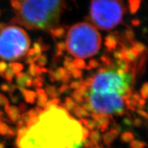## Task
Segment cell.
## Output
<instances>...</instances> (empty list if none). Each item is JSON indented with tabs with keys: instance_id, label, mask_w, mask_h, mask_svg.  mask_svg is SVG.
Listing matches in <instances>:
<instances>
[{
	"instance_id": "1",
	"label": "cell",
	"mask_w": 148,
	"mask_h": 148,
	"mask_svg": "<svg viewBox=\"0 0 148 148\" xmlns=\"http://www.w3.org/2000/svg\"><path fill=\"white\" fill-rule=\"evenodd\" d=\"M82 125L68 111L57 106L44 111L27 130L17 145L19 148H81Z\"/></svg>"
},
{
	"instance_id": "2",
	"label": "cell",
	"mask_w": 148,
	"mask_h": 148,
	"mask_svg": "<svg viewBox=\"0 0 148 148\" xmlns=\"http://www.w3.org/2000/svg\"><path fill=\"white\" fill-rule=\"evenodd\" d=\"M11 4L15 13L11 23L47 31L58 25L64 0H11Z\"/></svg>"
},
{
	"instance_id": "3",
	"label": "cell",
	"mask_w": 148,
	"mask_h": 148,
	"mask_svg": "<svg viewBox=\"0 0 148 148\" xmlns=\"http://www.w3.org/2000/svg\"><path fill=\"white\" fill-rule=\"evenodd\" d=\"M65 44L66 49L72 56L88 58L99 51L101 37L94 25L82 22L75 24L69 29Z\"/></svg>"
},
{
	"instance_id": "4",
	"label": "cell",
	"mask_w": 148,
	"mask_h": 148,
	"mask_svg": "<svg viewBox=\"0 0 148 148\" xmlns=\"http://www.w3.org/2000/svg\"><path fill=\"white\" fill-rule=\"evenodd\" d=\"M30 45L28 34L20 27L0 24V58L14 61L26 55Z\"/></svg>"
},
{
	"instance_id": "5",
	"label": "cell",
	"mask_w": 148,
	"mask_h": 148,
	"mask_svg": "<svg viewBox=\"0 0 148 148\" xmlns=\"http://www.w3.org/2000/svg\"><path fill=\"white\" fill-rule=\"evenodd\" d=\"M125 11L122 0H91L90 19L97 28L110 30L122 21Z\"/></svg>"
},
{
	"instance_id": "6",
	"label": "cell",
	"mask_w": 148,
	"mask_h": 148,
	"mask_svg": "<svg viewBox=\"0 0 148 148\" xmlns=\"http://www.w3.org/2000/svg\"><path fill=\"white\" fill-rule=\"evenodd\" d=\"M5 113L8 114V118L10 120L12 123H16L21 119V114L17 107L15 106H8L4 107Z\"/></svg>"
},
{
	"instance_id": "7",
	"label": "cell",
	"mask_w": 148,
	"mask_h": 148,
	"mask_svg": "<svg viewBox=\"0 0 148 148\" xmlns=\"http://www.w3.org/2000/svg\"><path fill=\"white\" fill-rule=\"evenodd\" d=\"M119 134V133L115 129L113 128V127L110 128L108 132H106L102 136L104 145L107 147H110L114 142V140L118 137Z\"/></svg>"
},
{
	"instance_id": "8",
	"label": "cell",
	"mask_w": 148,
	"mask_h": 148,
	"mask_svg": "<svg viewBox=\"0 0 148 148\" xmlns=\"http://www.w3.org/2000/svg\"><path fill=\"white\" fill-rule=\"evenodd\" d=\"M118 40H119V37L114 32L108 34L105 38L104 42V45L106 47L107 49L110 51L114 50L118 45Z\"/></svg>"
},
{
	"instance_id": "9",
	"label": "cell",
	"mask_w": 148,
	"mask_h": 148,
	"mask_svg": "<svg viewBox=\"0 0 148 148\" xmlns=\"http://www.w3.org/2000/svg\"><path fill=\"white\" fill-rule=\"evenodd\" d=\"M21 93L22 94L25 101L29 104H34L36 99V92L31 90H27L24 88Z\"/></svg>"
},
{
	"instance_id": "10",
	"label": "cell",
	"mask_w": 148,
	"mask_h": 148,
	"mask_svg": "<svg viewBox=\"0 0 148 148\" xmlns=\"http://www.w3.org/2000/svg\"><path fill=\"white\" fill-rule=\"evenodd\" d=\"M32 77L29 76L27 73H16V82L17 84L18 87H21L25 88L26 87L27 81L28 80L29 78Z\"/></svg>"
},
{
	"instance_id": "11",
	"label": "cell",
	"mask_w": 148,
	"mask_h": 148,
	"mask_svg": "<svg viewBox=\"0 0 148 148\" xmlns=\"http://www.w3.org/2000/svg\"><path fill=\"white\" fill-rule=\"evenodd\" d=\"M72 113H73L75 116L78 117L79 119L90 116V112L85 110L84 108H83L80 105L77 104V103L75 108H74L73 110L72 111Z\"/></svg>"
},
{
	"instance_id": "12",
	"label": "cell",
	"mask_w": 148,
	"mask_h": 148,
	"mask_svg": "<svg viewBox=\"0 0 148 148\" xmlns=\"http://www.w3.org/2000/svg\"><path fill=\"white\" fill-rule=\"evenodd\" d=\"M76 103L73 101V99L70 97H66L64 99V102L63 103H61L59 107L63 108L65 109L66 111L71 112L73 110L74 108L76 106Z\"/></svg>"
},
{
	"instance_id": "13",
	"label": "cell",
	"mask_w": 148,
	"mask_h": 148,
	"mask_svg": "<svg viewBox=\"0 0 148 148\" xmlns=\"http://www.w3.org/2000/svg\"><path fill=\"white\" fill-rule=\"evenodd\" d=\"M45 91L47 96H49V97L51 99L58 97V96L60 95L58 91V90H57L56 87L55 86H53V85H46L45 88Z\"/></svg>"
},
{
	"instance_id": "14",
	"label": "cell",
	"mask_w": 148,
	"mask_h": 148,
	"mask_svg": "<svg viewBox=\"0 0 148 148\" xmlns=\"http://www.w3.org/2000/svg\"><path fill=\"white\" fill-rule=\"evenodd\" d=\"M49 33L53 37L55 38H60L65 33V28L62 26H56L49 29Z\"/></svg>"
},
{
	"instance_id": "15",
	"label": "cell",
	"mask_w": 148,
	"mask_h": 148,
	"mask_svg": "<svg viewBox=\"0 0 148 148\" xmlns=\"http://www.w3.org/2000/svg\"><path fill=\"white\" fill-rule=\"evenodd\" d=\"M131 43H132V47L138 53V54L143 55L145 52L147 51V49H146L145 45H144V44L141 43V42L134 41V40H133L132 41H131Z\"/></svg>"
},
{
	"instance_id": "16",
	"label": "cell",
	"mask_w": 148,
	"mask_h": 148,
	"mask_svg": "<svg viewBox=\"0 0 148 148\" xmlns=\"http://www.w3.org/2000/svg\"><path fill=\"white\" fill-rule=\"evenodd\" d=\"M88 137H89V139L91 140L95 145L100 143L101 140V136L98 130H92V132L89 134Z\"/></svg>"
},
{
	"instance_id": "17",
	"label": "cell",
	"mask_w": 148,
	"mask_h": 148,
	"mask_svg": "<svg viewBox=\"0 0 148 148\" xmlns=\"http://www.w3.org/2000/svg\"><path fill=\"white\" fill-rule=\"evenodd\" d=\"M71 97L73 99V101L78 103V104H81L84 101V97L79 92V90L77 89L71 92Z\"/></svg>"
},
{
	"instance_id": "18",
	"label": "cell",
	"mask_w": 148,
	"mask_h": 148,
	"mask_svg": "<svg viewBox=\"0 0 148 148\" xmlns=\"http://www.w3.org/2000/svg\"><path fill=\"white\" fill-rule=\"evenodd\" d=\"M64 69L69 72V73H71L73 70L76 69L73 62V60H72L71 57L69 56H66L65 58H64Z\"/></svg>"
},
{
	"instance_id": "19",
	"label": "cell",
	"mask_w": 148,
	"mask_h": 148,
	"mask_svg": "<svg viewBox=\"0 0 148 148\" xmlns=\"http://www.w3.org/2000/svg\"><path fill=\"white\" fill-rule=\"evenodd\" d=\"M141 0H129V9L132 14H134L139 8Z\"/></svg>"
},
{
	"instance_id": "20",
	"label": "cell",
	"mask_w": 148,
	"mask_h": 148,
	"mask_svg": "<svg viewBox=\"0 0 148 148\" xmlns=\"http://www.w3.org/2000/svg\"><path fill=\"white\" fill-rule=\"evenodd\" d=\"M134 139V134L132 132L125 131L121 134V140L123 143H130L132 140Z\"/></svg>"
},
{
	"instance_id": "21",
	"label": "cell",
	"mask_w": 148,
	"mask_h": 148,
	"mask_svg": "<svg viewBox=\"0 0 148 148\" xmlns=\"http://www.w3.org/2000/svg\"><path fill=\"white\" fill-rule=\"evenodd\" d=\"M147 145L143 140L134 139L130 143V148H145Z\"/></svg>"
},
{
	"instance_id": "22",
	"label": "cell",
	"mask_w": 148,
	"mask_h": 148,
	"mask_svg": "<svg viewBox=\"0 0 148 148\" xmlns=\"http://www.w3.org/2000/svg\"><path fill=\"white\" fill-rule=\"evenodd\" d=\"M139 94L141 98L144 99H148V82H145L142 85Z\"/></svg>"
},
{
	"instance_id": "23",
	"label": "cell",
	"mask_w": 148,
	"mask_h": 148,
	"mask_svg": "<svg viewBox=\"0 0 148 148\" xmlns=\"http://www.w3.org/2000/svg\"><path fill=\"white\" fill-rule=\"evenodd\" d=\"M14 75V71H12V69L11 68H8V69H6V71H5V73L3 74L2 76L6 79L9 83H11L13 79V77Z\"/></svg>"
},
{
	"instance_id": "24",
	"label": "cell",
	"mask_w": 148,
	"mask_h": 148,
	"mask_svg": "<svg viewBox=\"0 0 148 148\" xmlns=\"http://www.w3.org/2000/svg\"><path fill=\"white\" fill-rule=\"evenodd\" d=\"M73 62L75 65V68L78 69H84L85 66H86V63H85V61L83 60L82 58H77L76 59L73 60Z\"/></svg>"
},
{
	"instance_id": "25",
	"label": "cell",
	"mask_w": 148,
	"mask_h": 148,
	"mask_svg": "<svg viewBox=\"0 0 148 148\" xmlns=\"http://www.w3.org/2000/svg\"><path fill=\"white\" fill-rule=\"evenodd\" d=\"M66 49V44L64 42H58L56 45V55L57 56H60L62 54V51Z\"/></svg>"
},
{
	"instance_id": "26",
	"label": "cell",
	"mask_w": 148,
	"mask_h": 148,
	"mask_svg": "<svg viewBox=\"0 0 148 148\" xmlns=\"http://www.w3.org/2000/svg\"><path fill=\"white\" fill-rule=\"evenodd\" d=\"M82 83H83V79L82 78L78 79L77 80L72 81V82H71V83H70L69 87L71 88V89H74V90L78 89V88L82 85Z\"/></svg>"
},
{
	"instance_id": "27",
	"label": "cell",
	"mask_w": 148,
	"mask_h": 148,
	"mask_svg": "<svg viewBox=\"0 0 148 148\" xmlns=\"http://www.w3.org/2000/svg\"><path fill=\"white\" fill-rule=\"evenodd\" d=\"M123 124L124 125V126L130 127L133 125V120L132 119L130 114L129 113H127V115L123 118Z\"/></svg>"
},
{
	"instance_id": "28",
	"label": "cell",
	"mask_w": 148,
	"mask_h": 148,
	"mask_svg": "<svg viewBox=\"0 0 148 148\" xmlns=\"http://www.w3.org/2000/svg\"><path fill=\"white\" fill-rule=\"evenodd\" d=\"M37 61V63H38V66H39L40 67H43L44 66H45V64L47 62V58L45 54L40 55V56L38 57Z\"/></svg>"
},
{
	"instance_id": "29",
	"label": "cell",
	"mask_w": 148,
	"mask_h": 148,
	"mask_svg": "<svg viewBox=\"0 0 148 148\" xmlns=\"http://www.w3.org/2000/svg\"><path fill=\"white\" fill-rule=\"evenodd\" d=\"M11 69H12L14 73H18L23 69V65L21 63H18V62H14V63L12 64Z\"/></svg>"
},
{
	"instance_id": "30",
	"label": "cell",
	"mask_w": 148,
	"mask_h": 148,
	"mask_svg": "<svg viewBox=\"0 0 148 148\" xmlns=\"http://www.w3.org/2000/svg\"><path fill=\"white\" fill-rule=\"evenodd\" d=\"M57 90H58L60 95H61V94L68 93V92H70V90L71 89L67 84H62Z\"/></svg>"
},
{
	"instance_id": "31",
	"label": "cell",
	"mask_w": 148,
	"mask_h": 148,
	"mask_svg": "<svg viewBox=\"0 0 148 148\" xmlns=\"http://www.w3.org/2000/svg\"><path fill=\"white\" fill-rule=\"evenodd\" d=\"M100 60L101 62H102L103 65H104V66H109L112 63V61L111 60V58L106 55H103L101 57Z\"/></svg>"
},
{
	"instance_id": "32",
	"label": "cell",
	"mask_w": 148,
	"mask_h": 148,
	"mask_svg": "<svg viewBox=\"0 0 148 148\" xmlns=\"http://www.w3.org/2000/svg\"><path fill=\"white\" fill-rule=\"evenodd\" d=\"M36 65L34 63L29 64V68L27 69V74L31 77H36Z\"/></svg>"
},
{
	"instance_id": "33",
	"label": "cell",
	"mask_w": 148,
	"mask_h": 148,
	"mask_svg": "<svg viewBox=\"0 0 148 148\" xmlns=\"http://www.w3.org/2000/svg\"><path fill=\"white\" fill-rule=\"evenodd\" d=\"M17 130L18 129L16 127H9L8 132L6 134V136L7 138H9V139H11L14 136H16V134H17Z\"/></svg>"
},
{
	"instance_id": "34",
	"label": "cell",
	"mask_w": 148,
	"mask_h": 148,
	"mask_svg": "<svg viewBox=\"0 0 148 148\" xmlns=\"http://www.w3.org/2000/svg\"><path fill=\"white\" fill-rule=\"evenodd\" d=\"M71 77H73L74 79H80L82 78V72L80 71V70L78 69H75L74 70H73L71 73Z\"/></svg>"
},
{
	"instance_id": "35",
	"label": "cell",
	"mask_w": 148,
	"mask_h": 148,
	"mask_svg": "<svg viewBox=\"0 0 148 148\" xmlns=\"http://www.w3.org/2000/svg\"><path fill=\"white\" fill-rule=\"evenodd\" d=\"M81 106H82L83 108H84L86 110H87L88 112H92H92H94L93 108H92V105L90 104V103L88 102V101H84V102L81 103Z\"/></svg>"
},
{
	"instance_id": "36",
	"label": "cell",
	"mask_w": 148,
	"mask_h": 148,
	"mask_svg": "<svg viewBox=\"0 0 148 148\" xmlns=\"http://www.w3.org/2000/svg\"><path fill=\"white\" fill-rule=\"evenodd\" d=\"M9 129V126L5 123H1L0 124V134L1 135H6Z\"/></svg>"
},
{
	"instance_id": "37",
	"label": "cell",
	"mask_w": 148,
	"mask_h": 148,
	"mask_svg": "<svg viewBox=\"0 0 148 148\" xmlns=\"http://www.w3.org/2000/svg\"><path fill=\"white\" fill-rule=\"evenodd\" d=\"M9 104V101L7 99L5 95H3V94L0 93V106H3L5 107L8 106Z\"/></svg>"
},
{
	"instance_id": "38",
	"label": "cell",
	"mask_w": 148,
	"mask_h": 148,
	"mask_svg": "<svg viewBox=\"0 0 148 148\" xmlns=\"http://www.w3.org/2000/svg\"><path fill=\"white\" fill-rule=\"evenodd\" d=\"M113 57L115 58V60H125L123 53L120 49L119 50H115V51H114Z\"/></svg>"
},
{
	"instance_id": "39",
	"label": "cell",
	"mask_w": 148,
	"mask_h": 148,
	"mask_svg": "<svg viewBox=\"0 0 148 148\" xmlns=\"http://www.w3.org/2000/svg\"><path fill=\"white\" fill-rule=\"evenodd\" d=\"M82 143H83L82 146L84 148H92L95 145V144L91 140L88 139V138H86V139L83 140Z\"/></svg>"
},
{
	"instance_id": "40",
	"label": "cell",
	"mask_w": 148,
	"mask_h": 148,
	"mask_svg": "<svg viewBox=\"0 0 148 148\" xmlns=\"http://www.w3.org/2000/svg\"><path fill=\"white\" fill-rule=\"evenodd\" d=\"M143 124V120L140 118L138 117H135L134 119L133 120V125L136 127H141Z\"/></svg>"
},
{
	"instance_id": "41",
	"label": "cell",
	"mask_w": 148,
	"mask_h": 148,
	"mask_svg": "<svg viewBox=\"0 0 148 148\" xmlns=\"http://www.w3.org/2000/svg\"><path fill=\"white\" fill-rule=\"evenodd\" d=\"M88 65H89L90 67L92 68V69H97L99 66V62L97 60H95V59H92V60H90L89 61V62H88Z\"/></svg>"
},
{
	"instance_id": "42",
	"label": "cell",
	"mask_w": 148,
	"mask_h": 148,
	"mask_svg": "<svg viewBox=\"0 0 148 148\" xmlns=\"http://www.w3.org/2000/svg\"><path fill=\"white\" fill-rule=\"evenodd\" d=\"M136 112L138 115L142 116V117L144 118V119L148 120V113L147 112H145L143 109H140L137 108L136 109Z\"/></svg>"
},
{
	"instance_id": "43",
	"label": "cell",
	"mask_w": 148,
	"mask_h": 148,
	"mask_svg": "<svg viewBox=\"0 0 148 148\" xmlns=\"http://www.w3.org/2000/svg\"><path fill=\"white\" fill-rule=\"evenodd\" d=\"M30 115L27 113V112H23V113L21 115V119L23 120V121L25 123V125H27V123L29 122V119H30Z\"/></svg>"
},
{
	"instance_id": "44",
	"label": "cell",
	"mask_w": 148,
	"mask_h": 148,
	"mask_svg": "<svg viewBox=\"0 0 148 148\" xmlns=\"http://www.w3.org/2000/svg\"><path fill=\"white\" fill-rule=\"evenodd\" d=\"M10 84H6V83H3L0 86V89H1L3 92H10Z\"/></svg>"
},
{
	"instance_id": "45",
	"label": "cell",
	"mask_w": 148,
	"mask_h": 148,
	"mask_svg": "<svg viewBox=\"0 0 148 148\" xmlns=\"http://www.w3.org/2000/svg\"><path fill=\"white\" fill-rule=\"evenodd\" d=\"M7 68H8L7 64L3 61H1L0 62V74L1 75H3V73H5V71H6Z\"/></svg>"
},
{
	"instance_id": "46",
	"label": "cell",
	"mask_w": 148,
	"mask_h": 148,
	"mask_svg": "<svg viewBox=\"0 0 148 148\" xmlns=\"http://www.w3.org/2000/svg\"><path fill=\"white\" fill-rule=\"evenodd\" d=\"M125 36H126V38L127 40H129L130 41H132L134 40V33H133L132 30L131 29H127L125 32Z\"/></svg>"
},
{
	"instance_id": "47",
	"label": "cell",
	"mask_w": 148,
	"mask_h": 148,
	"mask_svg": "<svg viewBox=\"0 0 148 148\" xmlns=\"http://www.w3.org/2000/svg\"><path fill=\"white\" fill-rule=\"evenodd\" d=\"M89 130L82 125V140H84L85 139H86L88 137V136H89Z\"/></svg>"
},
{
	"instance_id": "48",
	"label": "cell",
	"mask_w": 148,
	"mask_h": 148,
	"mask_svg": "<svg viewBox=\"0 0 148 148\" xmlns=\"http://www.w3.org/2000/svg\"><path fill=\"white\" fill-rule=\"evenodd\" d=\"M18 111H19V112L23 113V112H25L27 109V106L25 103H20L19 104H18Z\"/></svg>"
},
{
	"instance_id": "49",
	"label": "cell",
	"mask_w": 148,
	"mask_h": 148,
	"mask_svg": "<svg viewBox=\"0 0 148 148\" xmlns=\"http://www.w3.org/2000/svg\"><path fill=\"white\" fill-rule=\"evenodd\" d=\"M10 97L11 99V101L13 103H16L18 101V98L17 95H14V92H10Z\"/></svg>"
},
{
	"instance_id": "50",
	"label": "cell",
	"mask_w": 148,
	"mask_h": 148,
	"mask_svg": "<svg viewBox=\"0 0 148 148\" xmlns=\"http://www.w3.org/2000/svg\"><path fill=\"white\" fill-rule=\"evenodd\" d=\"M131 98H132L133 100H134L135 101H136V102H138V101H139L140 99H141V97H140V94L138 93V92H135L132 94V97Z\"/></svg>"
},
{
	"instance_id": "51",
	"label": "cell",
	"mask_w": 148,
	"mask_h": 148,
	"mask_svg": "<svg viewBox=\"0 0 148 148\" xmlns=\"http://www.w3.org/2000/svg\"><path fill=\"white\" fill-rule=\"evenodd\" d=\"M112 127L115 129L117 131V132L119 133V134H120V133H121V130H122V127H121V125L119 124V123H114V126Z\"/></svg>"
},
{
	"instance_id": "52",
	"label": "cell",
	"mask_w": 148,
	"mask_h": 148,
	"mask_svg": "<svg viewBox=\"0 0 148 148\" xmlns=\"http://www.w3.org/2000/svg\"><path fill=\"white\" fill-rule=\"evenodd\" d=\"M51 100L52 101V102H53V103H54V104L57 105V106H60V105L61 104V101H60V99H59V98H58V97L53 98V99H51Z\"/></svg>"
},
{
	"instance_id": "53",
	"label": "cell",
	"mask_w": 148,
	"mask_h": 148,
	"mask_svg": "<svg viewBox=\"0 0 148 148\" xmlns=\"http://www.w3.org/2000/svg\"><path fill=\"white\" fill-rule=\"evenodd\" d=\"M40 70H41L42 73H48V71H49L47 69H46V68H43V67L40 68Z\"/></svg>"
},
{
	"instance_id": "54",
	"label": "cell",
	"mask_w": 148,
	"mask_h": 148,
	"mask_svg": "<svg viewBox=\"0 0 148 148\" xmlns=\"http://www.w3.org/2000/svg\"><path fill=\"white\" fill-rule=\"evenodd\" d=\"M92 148H104V147H103V146L102 145H99V144H97V145H95Z\"/></svg>"
},
{
	"instance_id": "55",
	"label": "cell",
	"mask_w": 148,
	"mask_h": 148,
	"mask_svg": "<svg viewBox=\"0 0 148 148\" xmlns=\"http://www.w3.org/2000/svg\"><path fill=\"white\" fill-rule=\"evenodd\" d=\"M137 21H137V20H133V21H132V23L133 25H136H136L139 24V23H136V22H137Z\"/></svg>"
},
{
	"instance_id": "56",
	"label": "cell",
	"mask_w": 148,
	"mask_h": 148,
	"mask_svg": "<svg viewBox=\"0 0 148 148\" xmlns=\"http://www.w3.org/2000/svg\"><path fill=\"white\" fill-rule=\"evenodd\" d=\"M5 143L4 142H1V143H0V148H5Z\"/></svg>"
},
{
	"instance_id": "57",
	"label": "cell",
	"mask_w": 148,
	"mask_h": 148,
	"mask_svg": "<svg viewBox=\"0 0 148 148\" xmlns=\"http://www.w3.org/2000/svg\"><path fill=\"white\" fill-rule=\"evenodd\" d=\"M84 69H86V70H88V71H89V70L92 69V68L90 67V66L89 65H87V66H85V68H84Z\"/></svg>"
}]
</instances>
